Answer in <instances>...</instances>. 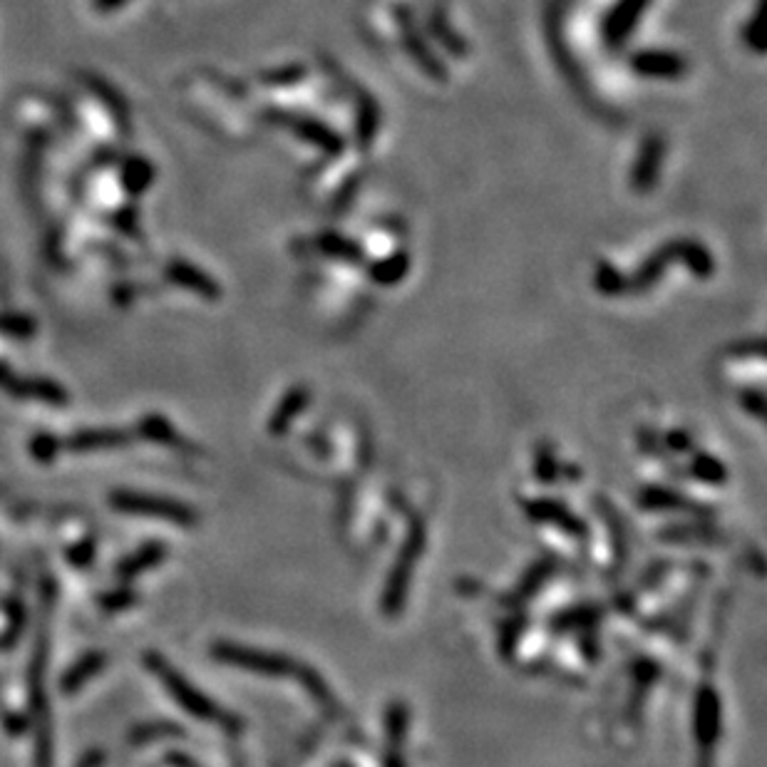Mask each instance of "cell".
I'll return each instance as SVG.
<instances>
[{
	"instance_id": "7c38bea8",
	"label": "cell",
	"mask_w": 767,
	"mask_h": 767,
	"mask_svg": "<svg viewBox=\"0 0 767 767\" xmlns=\"http://www.w3.org/2000/svg\"><path fill=\"white\" fill-rule=\"evenodd\" d=\"M308 403V395L303 393V390H293L291 395H288L286 400H283V405L279 408V413L274 415V420H271V430L276 432V435H281L283 430L288 427V422H293L298 418V413L303 410V405Z\"/></svg>"
},
{
	"instance_id": "2e32d148",
	"label": "cell",
	"mask_w": 767,
	"mask_h": 767,
	"mask_svg": "<svg viewBox=\"0 0 767 767\" xmlns=\"http://www.w3.org/2000/svg\"><path fill=\"white\" fill-rule=\"evenodd\" d=\"M641 504L648 509H676V507H686V502H683L678 494H673L671 489H658V487H651L643 492L641 497Z\"/></svg>"
},
{
	"instance_id": "277c9868",
	"label": "cell",
	"mask_w": 767,
	"mask_h": 767,
	"mask_svg": "<svg viewBox=\"0 0 767 767\" xmlns=\"http://www.w3.org/2000/svg\"><path fill=\"white\" fill-rule=\"evenodd\" d=\"M696 738L700 748L698 767H713L710 755H713L715 743L720 738V698L710 681H703L696 698Z\"/></svg>"
},
{
	"instance_id": "8fae6325",
	"label": "cell",
	"mask_w": 767,
	"mask_h": 767,
	"mask_svg": "<svg viewBox=\"0 0 767 767\" xmlns=\"http://www.w3.org/2000/svg\"><path fill=\"white\" fill-rule=\"evenodd\" d=\"M127 440H130V437L122 435V432L102 430V432H82V435L72 437L68 445L72 447V450H77V452H87V450H100V447L125 445Z\"/></svg>"
},
{
	"instance_id": "ba28073f",
	"label": "cell",
	"mask_w": 767,
	"mask_h": 767,
	"mask_svg": "<svg viewBox=\"0 0 767 767\" xmlns=\"http://www.w3.org/2000/svg\"><path fill=\"white\" fill-rule=\"evenodd\" d=\"M152 182H154L152 162H147L144 157L127 159L125 167H122V187L127 189V194L140 197L142 192H147Z\"/></svg>"
},
{
	"instance_id": "6da1fadb",
	"label": "cell",
	"mask_w": 767,
	"mask_h": 767,
	"mask_svg": "<svg viewBox=\"0 0 767 767\" xmlns=\"http://www.w3.org/2000/svg\"><path fill=\"white\" fill-rule=\"evenodd\" d=\"M214 658L219 661L229 663V666L244 668L249 673H259V676H269V678H296L308 693H311L313 700H316L321 708H326L328 713H336L341 710L336 696L331 693V688L326 686L321 676H318L313 668L303 666V663L293 661V658L281 656V653H269V651H259V648H246V646H236V643H216L214 646Z\"/></svg>"
},
{
	"instance_id": "52a82bcc",
	"label": "cell",
	"mask_w": 767,
	"mask_h": 767,
	"mask_svg": "<svg viewBox=\"0 0 767 767\" xmlns=\"http://www.w3.org/2000/svg\"><path fill=\"white\" fill-rule=\"evenodd\" d=\"M0 388L8 390L10 395H20V398H35L45 400V403H65V393L55 383H48V380L15 378L5 365H0Z\"/></svg>"
},
{
	"instance_id": "8992f818",
	"label": "cell",
	"mask_w": 767,
	"mask_h": 767,
	"mask_svg": "<svg viewBox=\"0 0 767 767\" xmlns=\"http://www.w3.org/2000/svg\"><path fill=\"white\" fill-rule=\"evenodd\" d=\"M527 509V517H532L534 522L542 524H554L559 527L564 534H571V537H584V524L581 519H576L564 504L552 502V499H537V502H527L524 504Z\"/></svg>"
},
{
	"instance_id": "30bf717a",
	"label": "cell",
	"mask_w": 767,
	"mask_h": 767,
	"mask_svg": "<svg viewBox=\"0 0 767 767\" xmlns=\"http://www.w3.org/2000/svg\"><path fill=\"white\" fill-rule=\"evenodd\" d=\"M169 279H174L179 283V286H187V288H194V291H199L202 296H209L214 298L216 296V283L209 281L207 276L202 274V271H197L194 266L189 264H182V261H174V264H169Z\"/></svg>"
},
{
	"instance_id": "9a60e30c",
	"label": "cell",
	"mask_w": 767,
	"mask_h": 767,
	"mask_svg": "<svg viewBox=\"0 0 767 767\" xmlns=\"http://www.w3.org/2000/svg\"><path fill=\"white\" fill-rule=\"evenodd\" d=\"M164 557V547H159V544H154V547H147L142 549L140 554H135V557H130L127 561H122L120 566V574L122 576H132V574H140L142 569H147V566H154L159 559Z\"/></svg>"
},
{
	"instance_id": "ffe728a7",
	"label": "cell",
	"mask_w": 767,
	"mask_h": 767,
	"mask_svg": "<svg viewBox=\"0 0 767 767\" xmlns=\"http://www.w3.org/2000/svg\"><path fill=\"white\" fill-rule=\"evenodd\" d=\"M125 3L127 0H95V8L100 10V13H110V10H117Z\"/></svg>"
},
{
	"instance_id": "7a4b0ae2",
	"label": "cell",
	"mask_w": 767,
	"mask_h": 767,
	"mask_svg": "<svg viewBox=\"0 0 767 767\" xmlns=\"http://www.w3.org/2000/svg\"><path fill=\"white\" fill-rule=\"evenodd\" d=\"M147 663L152 666V671L157 673L159 678H162L164 686L169 688V693H172L174 700H177L179 705H182L187 713H192L194 718L199 720H209V723H219L221 728L226 730H236L239 728V720L234 718V715L224 713V710L219 708V705L214 703V700H209L204 693H199L197 688L192 686V683L187 681V678L179 676L174 668H169L167 663L162 661L159 656H149Z\"/></svg>"
},
{
	"instance_id": "4fadbf2b",
	"label": "cell",
	"mask_w": 767,
	"mask_h": 767,
	"mask_svg": "<svg viewBox=\"0 0 767 767\" xmlns=\"http://www.w3.org/2000/svg\"><path fill=\"white\" fill-rule=\"evenodd\" d=\"M693 475H696L700 482H708V485H723L725 477H728L725 475V467L710 455H696V460H693Z\"/></svg>"
},
{
	"instance_id": "9c48e42d",
	"label": "cell",
	"mask_w": 767,
	"mask_h": 767,
	"mask_svg": "<svg viewBox=\"0 0 767 767\" xmlns=\"http://www.w3.org/2000/svg\"><path fill=\"white\" fill-rule=\"evenodd\" d=\"M85 82H87V85H90V90L95 92V95L100 97L102 102H105L107 110H110L112 115H115L117 125H120L122 130H130V115H127V105H125V100H122V97H120V92H117L115 87L107 85L105 80H100V77L87 75Z\"/></svg>"
},
{
	"instance_id": "d6986e66",
	"label": "cell",
	"mask_w": 767,
	"mask_h": 767,
	"mask_svg": "<svg viewBox=\"0 0 767 767\" xmlns=\"http://www.w3.org/2000/svg\"><path fill=\"white\" fill-rule=\"evenodd\" d=\"M117 226H122V231L130 236L137 234V216H135V209H125L120 211V216H117Z\"/></svg>"
},
{
	"instance_id": "ac0fdd59",
	"label": "cell",
	"mask_w": 767,
	"mask_h": 767,
	"mask_svg": "<svg viewBox=\"0 0 767 767\" xmlns=\"http://www.w3.org/2000/svg\"><path fill=\"white\" fill-rule=\"evenodd\" d=\"M144 425L149 427L147 435L154 437V440H164V442H174V430L167 425V422H162L159 418H152L147 420Z\"/></svg>"
},
{
	"instance_id": "5b68a950",
	"label": "cell",
	"mask_w": 767,
	"mask_h": 767,
	"mask_svg": "<svg viewBox=\"0 0 767 767\" xmlns=\"http://www.w3.org/2000/svg\"><path fill=\"white\" fill-rule=\"evenodd\" d=\"M112 504L117 509L127 514H147V517H159V519H169V522H179V524H192L194 512L189 507L179 502H169V499H159V497H144V494H115L112 497Z\"/></svg>"
},
{
	"instance_id": "e0dca14e",
	"label": "cell",
	"mask_w": 767,
	"mask_h": 767,
	"mask_svg": "<svg viewBox=\"0 0 767 767\" xmlns=\"http://www.w3.org/2000/svg\"><path fill=\"white\" fill-rule=\"evenodd\" d=\"M33 331H35V323L30 321V318L13 316V313H8V316H0V333H5V336L28 338V336H33Z\"/></svg>"
},
{
	"instance_id": "5bb4252c",
	"label": "cell",
	"mask_w": 767,
	"mask_h": 767,
	"mask_svg": "<svg viewBox=\"0 0 767 767\" xmlns=\"http://www.w3.org/2000/svg\"><path fill=\"white\" fill-rule=\"evenodd\" d=\"M102 663H105V656H102V653H90V656L82 658V661L77 663L75 671H72L70 676L65 678V691H72V688L82 686V683H85L87 678L95 676L97 668H100Z\"/></svg>"
},
{
	"instance_id": "3957f363",
	"label": "cell",
	"mask_w": 767,
	"mask_h": 767,
	"mask_svg": "<svg viewBox=\"0 0 767 767\" xmlns=\"http://www.w3.org/2000/svg\"><path fill=\"white\" fill-rule=\"evenodd\" d=\"M422 549H425V527H422L420 519H413L408 529V539H405L403 549H400V557L395 561L393 571L388 576V584L383 591V614L385 616H398L403 611L405 596H408V586L413 581L415 564L422 557Z\"/></svg>"
}]
</instances>
